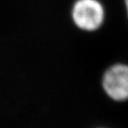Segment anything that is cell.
<instances>
[{
	"label": "cell",
	"mask_w": 128,
	"mask_h": 128,
	"mask_svg": "<svg viewBox=\"0 0 128 128\" xmlns=\"http://www.w3.org/2000/svg\"><path fill=\"white\" fill-rule=\"evenodd\" d=\"M71 16L78 28L94 31L102 26L104 10L97 0H78L72 8Z\"/></svg>",
	"instance_id": "1"
},
{
	"label": "cell",
	"mask_w": 128,
	"mask_h": 128,
	"mask_svg": "<svg viewBox=\"0 0 128 128\" xmlns=\"http://www.w3.org/2000/svg\"><path fill=\"white\" fill-rule=\"evenodd\" d=\"M102 87L112 100H128V65L118 63L110 67L102 76Z\"/></svg>",
	"instance_id": "2"
},
{
	"label": "cell",
	"mask_w": 128,
	"mask_h": 128,
	"mask_svg": "<svg viewBox=\"0 0 128 128\" xmlns=\"http://www.w3.org/2000/svg\"><path fill=\"white\" fill-rule=\"evenodd\" d=\"M126 10H127V14H128V0H126Z\"/></svg>",
	"instance_id": "3"
}]
</instances>
